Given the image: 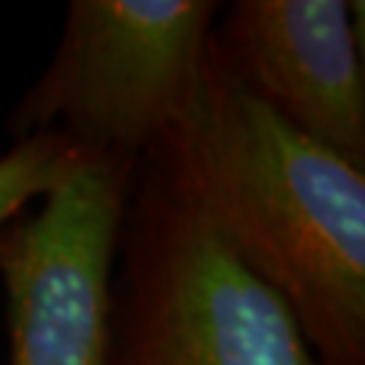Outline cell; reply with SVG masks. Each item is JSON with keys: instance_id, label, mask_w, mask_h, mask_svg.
<instances>
[{"instance_id": "cell-1", "label": "cell", "mask_w": 365, "mask_h": 365, "mask_svg": "<svg viewBox=\"0 0 365 365\" xmlns=\"http://www.w3.org/2000/svg\"><path fill=\"white\" fill-rule=\"evenodd\" d=\"M227 244L298 322L317 365H365V168L314 144L206 57L179 128Z\"/></svg>"}, {"instance_id": "cell-2", "label": "cell", "mask_w": 365, "mask_h": 365, "mask_svg": "<svg viewBox=\"0 0 365 365\" xmlns=\"http://www.w3.org/2000/svg\"><path fill=\"white\" fill-rule=\"evenodd\" d=\"M108 365H317L289 309L217 227L179 130L135 165Z\"/></svg>"}, {"instance_id": "cell-3", "label": "cell", "mask_w": 365, "mask_h": 365, "mask_svg": "<svg viewBox=\"0 0 365 365\" xmlns=\"http://www.w3.org/2000/svg\"><path fill=\"white\" fill-rule=\"evenodd\" d=\"M217 0H71L57 52L6 119L11 141L63 133L141 160L197 98Z\"/></svg>"}, {"instance_id": "cell-4", "label": "cell", "mask_w": 365, "mask_h": 365, "mask_svg": "<svg viewBox=\"0 0 365 365\" xmlns=\"http://www.w3.org/2000/svg\"><path fill=\"white\" fill-rule=\"evenodd\" d=\"M138 160L81 152L0 233L9 365H108L111 284Z\"/></svg>"}, {"instance_id": "cell-5", "label": "cell", "mask_w": 365, "mask_h": 365, "mask_svg": "<svg viewBox=\"0 0 365 365\" xmlns=\"http://www.w3.org/2000/svg\"><path fill=\"white\" fill-rule=\"evenodd\" d=\"M209 52L292 130L365 168L360 0H235L222 6Z\"/></svg>"}, {"instance_id": "cell-6", "label": "cell", "mask_w": 365, "mask_h": 365, "mask_svg": "<svg viewBox=\"0 0 365 365\" xmlns=\"http://www.w3.org/2000/svg\"><path fill=\"white\" fill-rule=\"evenodd\" d=\"M81 152L63 133H36L0 155V233L76 168Z\"/></svg>"}]
</instances>
